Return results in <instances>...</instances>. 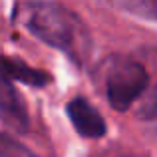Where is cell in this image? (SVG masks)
I'll return each instance as SVG.
<instances>
[{"label":"cell","instance_id":"1","mask_svg":"<svg viewBox=\"0 0 157 157\" xmlns=\"http://www.w3.org/2000/svg\"><path fill=\"white\" fill-rule=\"evenodd\" d=\"M16 20L32 36L84 66L92 54V38L76 12L48 0H28L16 8Z\"/></svg>","mask_w":157,"mask_h":157},{"label":"cell","instance_id":"3","mask_svg":"<svg viewBox=\"0 0 157 157\" xmlns=\"http://www.w3.org/2000/svg\"><path fill=\"white\" fill-rule=\"evenodd\" d=\"M0 121L16 133H26L30 127V117L22 96L14 88L12 80L0 76Z\"/></svg>","mask_w":157,"mask_h":157},{"label":"cell","instance_id":"2","mask_svg":"<svg viewBox=\"0 0 157 157\" xmlns=\"http://www.w3.org/2000/svg\"><path fill=\"white\" fill-rule=\"evenodd\" d=\"M149 86V74L141 62L111 60L105 66V98L115 111H127Z\"/></svg>","mask_w":157,"mask_h":157},{"label":"cell","instance_id":"5","mask_svg":"<svg viewBox=\"0 0 157 157\" xmlns=\"http://www.w3.org/2000/svg\"><path fill=\"white\" fill-rule=\"evenodd\" d=\"M0 76L8 78L12 82H22L32 88H44L52 82V76L44 70L32 68V66L24 64L18 58L10 56H0Z\"/></svg>","mask_w":157,"mask_h":157},{"label":"cell","instance_id":"4","mask_svg":"<svg viewBox=\"0 0 157 157\" xmlns=\"http://www.w3.org/2000/svg\"><path fill=\"white\" fill-rule=\"evenodd\" d=\"M70 121H72L74 129L82 135V137L98 139L105 135V121L100 115V111L90 104L86 98H74L66 107Z\"/></svg>","mask_w":157,"mask_h":157},{"label":"cell","instance_id":"7","mask_svg":"<svg viewBox=\"0 0 157 157\" xmlns=\"http://www.w3.org/2000/svg\"><path fill=\"white\" fill-rule=\"evenodd\" d=\"M16 155H32L26 145L14 141L10 135L0 133V157H16Z\"/></svg>","mask_w":157,"mask_h":157},{"label":"cell","instance_id":"6","mask_svg":"<svg viewBox=\"0 0 157 157\" xmlns=\"http://www.w3.org/2000/svg\"><path fill=\"white\" fill-rule=\"evenodd\" d=\"M125 10L141 16V18L157 20V0H119Z\"/></svg>","mask_w":157,"mask_h":157}]
</instances>
